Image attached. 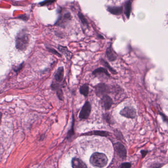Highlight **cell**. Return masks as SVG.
Instances as JSON below:
<instances>
[{
	"mask_svg": "<svg viewBox=\"0 0 168 168\" xmlns=\"http://www.w3.org/2000/svg\"><path fill=\"white\" fill-rule=\"evenodd\" d=\"M131 167V165L130 163H123L120 166V167L122 168H129Z\"/></svg>",
	"mask_w": 168,
	"mask_h": 168,
	"instance_id": "25",
	"label": "cell"
},
{
	"mask_svg": "<svg viewBox=\"0 0 168 168\" xmlns=\"http://www.w3.org/2000/svg\"><path fill=\"white\" fill-rule=\"evenodd\" d=\"M64 75V68L63 67L58 68L55 72V76H54L55 81L59 83L62 82L63 80Z\"/></svg>",
	"mask_w": 168,
	"mask_h": 168,
	"instance_id": "9",
	"label": "cell"
},
{
	"mask_svg": "<svg viewBox=\"0 0 168 168\" xmlns=\"http://www.w3.org/2000/svg\"><path fill=\"white\" fill-rule=\"evenodd\" d=\"M56 0H45L44 1L41 2L39 3L41 6H45L49 5L53 3H54Z\"/></svg>",
	"mask_w": 168,
	"mask_h": 168,
	"instance_id": "20",
	"label": "cell"
},
{
	"mask_svg": "<svg viewBox=\"0 0 168 168\" xmlns=\"http://www.w3.org/2000/svg\"><path fill=\"white\" fill-rule=\"evenodd\" d=\"M95 93L98 97H102L107 94L110 92L109 87L105 84H100L97 85L95 87Z\"/></svg>",
	"mask_w": 168,
	"mask_h": 168,
	"instance_id": "3",
	"label": "cell"
},
{
	"mask_svg": "<svg viewBox=\"0 0 168 168\" xmlns=\"http://www.w3.org/2000/svg\"><path fill=\"white\" fill-rule=\"evenodd\" d=\"M72 165L74 168H87V166L79 158H74L72 161Z\"/></svg>",
	"mask_w": 168,
	"mask_h": 168,
	"instance_id": "10",
	"label": "cell"
},
{
	"mask_svg": "<svg viewBox=\"0 0 168 168\" xmlns=\"http://www.w3.org/2000/svg\"><path fill=\"white\" fill-rule=\"evenodd\" d=\"M82 135H97V136H102V137H107L109 136V133L106 131H93L87 132L86 133L82 134Z\"/></svg>",
	"mask_w": 168,
	"mask_h": 168,
	"instance_id": "11",
	"label": "cell"
},
{
	"mask_svg": "<svg viewBox=\"0 0 168 168\" xmlns=\"http://www.w3.org/2000/svg\"><path fill=\"white\" fill-rule=\"evenodd\" d=\"M92 74L95 76H100L103 74V75H106L107 76H110V74H108L107 70H106V68H97L93 72Z\"/></svg>",
	"mask_w": 168,
	"mask_h": 168,
	"instance_id": "12",
	"label": "cell"
},
{
	"mask_svg": "<svg viewBox=\"0 0 168 168\" xmlns=\"http://www.w3.org/2000/svg\"><path fill=\"white\" fill-rule=\"evenodd\" d=\"M47 49L49 50V51H50V53H53L54 54H55V55H57L59 57H61V55L60 53H58L57 51H56L55 49H52V48H50V47H47Z\"/></svg>",
	"mask_w": 168,
	"mask_h": 168,
	"instance_id": "23",
	"label": "cell"
},
{
	"mask_svg": "<svg viewBox=\"0 0 168 168\" xmlns=\"http://www.w3.org/2000/svg\"><path fill=\"white\" fill-rule=\"evenodd\" d=\"M78 15H79V18H80V20L81 21L82 23L83 24V25L84 26H86L88 27L89 24L88 21H87V19L84 16L83 14H81L80 12H79L78 14Z\"/></svg>",
	"mask_w": 168,
	"mask_h": 168,
	"instance_id": "19",
	"label": "cell"
},
{
	"mask_svg": "<svg viewBox=\"0 0 168 168\" xmlns=\"http://www.w3.org/2000/svg\"><path fill=\"white\" fill-rule=\"evenodd\" d=\"M114 148L118 157L122 159H124L126 157V150L124 146L120 143H117L114 145Z\"/></svg>",
	"mask_w": 168,
	"mask_h": 168,
	"instance_id": "5",
	"label": "cell"
},
{
	"mask_svg": "<svg viewBox=\"0 0 168 168\" xmlns=\"http://www.w3.org/2000/svg\"><path fill=\"white\" fill-rule=\"evenodd\" d=\"M102 63L103 64L105 67L107 68L110 70V71H111V72L113 73V74H115L116 73L115 71V70H113V68L111 67V66L109 65V64H108L107 62H106V61H104V60H102Z\"/></svg>",
	"mask_w": 168,
	"mask_h": 168,
	"instance_id": "21",
	"label": "cell"
},
{
	"mask_svg": "<svg viewBox=\"0 0 168 168\" xmlns=\"http://www.w3.org/2000/svg\"><path fill=\"white\" fill-rule=\"evenodd\" d=\"M108 159L104 153L95 152L90 158V163L94 167L102 168L107 165Z\"/></svg>",
	"mask_w": 168,
	"mask_h": 168,
	"instance_id": "2",
	"label": "cell"
},
{
	"mask_svg": "<svg viewBox=\"0 0 168 168\" xmlns=\"http://www.w3.org/2000/svg\"><path fill=\"white\" fill-rule=\"evenodd\" d=\"M57 91V95L58 97L61 101L63 100V92L62 90L60 88H59L57 89L56 90Z\"/></svg>",
	"mask_w": 168,
	"mask_h": 168,
	"instance_id": "22",
	"label": "cell"
},
{
	"mask_svg": "<svg viewBox=\"0 0 168 168\" xmlns=\"http://www.w3.org/2000/svg\"><path fill=\"white\" fill-rule=\"evenodd\" d=\"M80 93L85 97H87L89 93V86L87 84H85L80 87Z\"/></svg>",
	"mask_w": 168,
	"mask_h": 168,
	"instance_id": "16",
	"label": "cell"
},
{
	"mask_svg": "<svg viewBox=\"0 0 168 168\" xmlns=\"http://www.w3.org/2000/svg\"><path fill=\"white\" fill-rule=\"evenodd\" d=\"M91 104L88 101H86L84 105L82 107L80 112L79 117L82 119H85L88 118L90 113H91Z\"/></svg>",
	"mask_w": 168,
	"mask_h": 168,
	"instance_id": "4",
	"label": "cell"
},
{
	"mask_svg": "<svg viewBox=\"0 0 168 168\" xmlns=\"http://www.w3.org/2000/svg\"><path fill=\"white\" fill-rule=\"evenodd\" d=\"M125 14L127 16V18H129L130 13L131 10V4L130 2H128L125 5Z\"/></svg>",
	"mask_w": 168,
	"mask_h": 168,
	"instance_id": "18",
	"label": "cell"
},
{
	"mask_svg": "<svg viewBox=\"0 0 168 168\" xmlns=\"http://www.w3.org/2000/svg\"><path fill=\"white\" fill-rule=\"evenodd\" d=\"M108 10L110 13L115 14V15H119L122 13V8L121 7H108Z\"/></svg>",
	"mask_w": 168,
	"mask_h": 168,
	"instance_id": "15",
	"label": "cell"
},
{
	"mask_svg": "<svg viewBox=\"0 0 168 168\" xmlns=\"http://www.w3.org/2000/svg\"><path fill=\"white\" fill-rule=\"evenodd\" d=\"M23 67V63L21 64V65H19L18 67H16L15 68H14V71H15V72H18V73L22 68Z\"/></svg>",
	"mask_w": 168,
	"mask_h": 168,
	"instance_id": "24",
	"label": "cell"
},
{
	"mask_svg": "<svg viewBox=\"0 0 168 168\" xmlns=\"http://www.w3.org/2000/svg\"><path fill=\"white\" fill-rule=\"evenodd\" d=\"M74 123H75V119H74V115H72V128H71L70 131H68V133L67 136V139L68 140H70L72 136L74 135Z\"/></svg>",
	"mask_w": 168,
	"mask_h": 168,
	"instance_id": "17",
	"label": "cell"
},
{
	"mask_svg": "<svg viewBox=\"0 0 168 168\" xmlns=\"http://www.w3.org/2000/svg\"><path fill=\"white\" fill-rule=\"evenodd\" d=\"M120 114L127 118H134L136 117V111L133 107H126L120 111Z\"/></svg>",
	"mask_w": 168,
	"mask_h": 168,
	"instance_id": "7",
	"label": "cell"
},
{
	"mask_svg": "<svg viewBox=\"0 0 168 168\" xmlns=\"http://www.w3.org/2000/svg\"><path fill=\"white\" fill-rule=\"evenodd\" d=\"M71 20V15L69 13H66L63 15H60L56 22V25L64 27Z\"/></svg>",
	"mask_w": 168,
	"mask_h": 168,
	"instance_id": "6",
	"label": "cell"
},
{
	"mask_svg": "<svg viewBox=\"0 0 168 168\" xmlns=\"http://www.w3.org/2000/svg\"><path fill=\"white\" fill-rule=\"evenodd\" d=\"M30 36L26 30L23 29L18 33L15 40V46L18 50L23 51L27 49L30 41Z\"/></svg>",
	"mask_w": 168,
	"mask_h": 168,
	"instance_id": "1",
	"label": "cell"
},
{
	"mask_svg": "<svg viewBox=\"0 0 168 168\" xmlns=\"http://www.w3.org/2000/svg\"><path fill=\"white\" fill-rule=\"evenodd\" d=\"M106 54H107V58L110 61H115L116 59V56L115 54L113 52L111 46L107 48V52H106Z\"/></svg>",
	"mask_w": 168,
	"mask_h": 168,
	"instance_id": "13",
	"label": "cell"
},
{
	"mask_svg": "<svg viewBox=\"0 0 168 168\" xmlns=\"http://www.w3.org/2000/svg\"><path fill=\"white\" fill-rule=\"evenodd\" d=\"M58 48L59 50H60V52L63 53L66 56L67 58L68 59H71L72 58V53L68 49L67 47L61 46V45H59Z\"/></svg>",
	"mask_w": 168,
	"mask_h": 168,
	"instance_id": "14",
	"label": "cell"
},
{
	"mask_svg": "<svg viewBox=\"0 0 168 168\" xmlns=\"http://www.w3.org/2000/svg\"><path fill=\"white\" fill-rule=\"evenodd\" d=\"M100 104L104 109L108 110L111 108V107L113 104V101L110 96H107V95H106L102 97L101 101H100Z\"/></svg>",
	"mask_w": 168,
	"mask_h": 168,
	"instance_id": "8",
	"label": "cell"
}]
</instances>
